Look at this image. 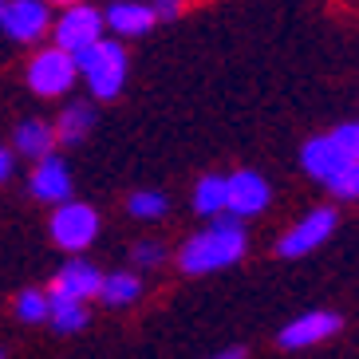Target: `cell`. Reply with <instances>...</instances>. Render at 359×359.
<instances>
[{
    "label": "cell",
    "mask_w": 359,
    "mask_h": 359,
    "mask_svg": "<svg viewBox=\"0 0 359 359\" xmlns=\"http://www.w3.org/2000/svg\"><path fill=\"white\" fill-rule=\"evenodd\" d=\"M300 166L308 178L327 186V194L339 201L359 198V127L355 123H339L327 135L308 138L300 147Z\"/></svg>",
    "instance_id": "obj_1"
},
{
    "label": "cell",
    "mask_w": 359,
    "mask_h": 359,
    "mask_svg": "<svg viewBox=\"0 0 359 359\" xmlns=\"http://www.w3.org/2000/svg\"><path fill=\"white\" fill-rule=\"evenodd\" d=\"M245 249H249V237H245L241 217H233V213H213L210 225L201 233H194L190 241L182 245L178 269L186 276L217 273V269H229V264L241 261Z\"/></svg>",
    "instance_id": "obj_2"
},
{
    "label": "cell",
    "mask_w": 359,
    "mask_h": 359,
    "mask_svg": "<svg viewBox=\"0 0 359 359\" xmlns=\"http://www.w3.org/2000/svg\"><path fill=\"white\" fill-rule=\"evenodd\" d=\"M75 55V67H79V75L87 79V91L95 99H118V91H123V83H127V52H123V43L107 40V36H99V40H91L87 48H79Z\"/></svg>",
    "instance_id": "obj_3"
},
{
    "label": "cell",
    "mask_w": 359,
    "mask_h": 359,
    "mask_svg": "<svg viewBox=\"0 0 359 359\" xmlns=\"http://www.w3.org/2000/svg\"><path fill=\"white\" fill-rule=\"evenodd\" d=\"M24 79H28V87H32L40 99H55V95H67L75 87L79 67H75L72 52H64V48H43V52L32 55Z\"/></svg>",
    "instance_id": "obj_4"
},
{
    "label": "cell",
    "mask_w": 359,
    "mask_h": 359,
    "mask_svg": "<svg viewBox=\"0 0 359 359\" xmlns=\"http://www.w3.org/2000/svg\"><path fill=\"white\" fill-rule=\"evenodd\" d=\"M52 241L67 253H83L87 245L99 237V213L87 205V201H55V213H52Z\"/></svg>",
    "instance_id": "obj_5"
},
{
    "label": "cell",
    "mask_w": 359,
    "mask_h": 359,
    "mask_svg": "<svg viewBox=\"0 0 359 359\" xmlns=\"http://www.w3.org/2000/svg\"><path fill=\"white\" fill-rule=\"evenodd\" d=\"M336 225H339V213L332 210V205H320V210H312V213H304L300 222L292 225V229L280 237V245H276V253L280 257H308V253H316L320 245L336 233Z\"/></svg>",
    "instance_id": "obj_6"
},
{
    "label": "cell",
    "mask_w": 359,
    "mask_h": 359,
    "mask_svg": "<svg viewBox=\"0 0 359 359\" xmlns=\"http://www.w3.org/2000/svg\"><path fill=\"white\" fill-rule=\"evenodd\" d=\"M0 32L16 43H36L52 32V12H48L43 0H4Z\"/></svg>",
    "instance_id": "obj_7"
},
{
    "label": "cell",
    "mask_w": 359,
    "mask_h": 359,
    "mask_svg": "<svg viewBox=\"0 0 359 359\" xmlns=\"http://www.w3.org/2000/svg\"><path fill=\"white\" fill-rule=\"evenodd\" d=\"M273 190L269 182L257 174V170H233L225 174V213L233 217H257V213L269 210Z\"/></svg>",
    "instance_id": "obj_8"
},
{
    "label": "cell",
    "mask_w": 359,
    "mask_h": 359,
    "mask_svg": "<svg viewBox=\"0 0 359 359\" xmlns=\"http://www.w3.org/2000/svg\"><path fill=\"white\" fill-rule=\"evenodd\" d=\"M52 28H55V48H64V52H79V48H87L91 40H99V36L107 32L103 12L83 4V0L64 4V16H60Z\"/></svg>",
    "instance_id": "obj_9"
},
{
    "label": "cell",
    "mask_w": 359,
    "mask_h": 359,
    "mask_svg": "<svg viewBox=\"0 0 359 359\" xmlns=\"http://www.w3.org/2000/svg\"><path fill=\"white\" fill-rule=\"evenodd\" d=\"M344 327V316H336V312H324V308H312V312H304V316H296L292 324L280 327V336H276V344L288 351H300V348H316V344H324V339H332Z\"/></svg>",
    "instance_id": "obj_10"
},
{
    "label": "cell",
    "mask_w": 359,
    "mask_h": 359,
    "mask_svg": "<svg viewBox=\"0 0 359 359\" xmlns=\"http://www.w3.org/2000/svg\"><path fill=\"white\" fill-rule=\"evenodd\" d=\"M28 190H32V198L43 201V205L67 201V198H72V170H67V162L55 158V154L36 158L32 178H28Z\"/></svg>",
    "instance_id": "obj_11"
},
{
    "label": "cell",
    "mask_w": 359,
    "mask_h": 359,
    "mask_svg": "<svg viewBox=\"0 0 359 359\" xmlns=\"http://www.w3.org/2000/svg\"><path fill=\"white\" fill-rule=\"evenodd\" d=\"M154 24H158L154 8H150V4H138V0H115V4L103 12V28H111L118 40H135V36H147Z\"/></svg>",
    "instance_id": "obj_12"
},
{
    "label": "cell",
    "mask_w": 359,
    "mask_h": 359,
    "mask_svg": "<svg viewBox=\"0 0 359 359\" xmlns=\"http://www.w3.org/2000/svg\"><path fill=\"white\" fill-rule=\"evenodd\" d=\"M99 280H103V273H99L91 261H67L64 269L55 273L52 292L55 296H72V300H91V296L99 292Z\"/></svg>",
    "instance_id": "obj_13"
},
{
    "label": "cell",
    "mask_w": 359,
    "mask_h": 359,
    "mask_svg": "<svg viewBox=\"0 0 359 359\" xmlns=\"http://www.w3.org/2000/svg\"><path fill=\"white\" fill-rule=\"evenodd\" d=\"M91 127H95V107L91 103H67L64 111H60V118H55V142L60 147H79L87 135H91Z\"/></svg>",
    "instance_id": "obj_14"
},
{
    "label": "cell",
    "mask_w": 359,
    "mask_h": 359,
    "mask_svg": "<svg viewBox=\"0 0 359 359\" xmlns=\"http://www.w3.org/2000/svg\"><path fill=\"white\" fill-rule=\"evenodd\" d=\"M12 150H20L24 158H43V154H52L55 150V130L52 123H43V118H24L16 135H12Z\"/></svg>",
    "instance_id": "obj_15"
},
{
    "label": "cell",
    "mask_w": 359,
    "mask_h": 359,
    "mask_svg": "<svg viewBox=\"0 0 359 359\" xmlns=\"http://www.w3.org/2000/svg\"><path fill=\"white\" fill-rule=\"evenodd\" d=\"M48 324L60 336H75L87 327V300H72V296H55L48 292Z\"/></svg>",
    "instance_id": "obj_16"
},
{
    "label": "cell",
    "mask_w": 359,
    "mask_h": 359,
    "mask_svg": "<svg viewBox=\"0 0 359 359\" xmlns=\"http://www.w3.org/2000/svg\"><path fill=\"white\" fill-rule=\"evenodd\" d=\"M99 300H103L107 308H127L135 304L138 296H142V276L138 273H111L99 280Z\"/></svg>",
    "instance_id": "obj_17"
},
{
    "label": "cell",
    "mask_w": 359,
    "mask_h": 359,
    "mask_svg": "<svg viewBox=\"0 0 359 359\" xmlns=\"http://www.w3.org/2000/svg\"><path fill=\"white\" fill-rule=\"evenodd\" d=\"M194 210L213 217V213H225V174H205L194 186Z\"/></svg>",
    "instance_id": "obj_18"
},
{
    "label": "cell",
    "mask_w": 359,
    "mask_h": 359,
    "mask_svg": "<svg viewBox=\"0 0 359 359\" xmlns=\"http://www.w3.org/2000/svg\"><path fill=\"white\" fill-rule=\"evenodd\" d=\"M127 213L130 217H138V222H162L170 213V198L158 190H138L127 198Z\"/></svg>",
    "instance_id": "obj_19"
},
{
    "label": "cell",
    "mask_w": 359,
    "mask_h": 359,
    "mask_svg": "<svg viewBox=\"0 0 359 359\" xmlns=\"http://www.w3.org/2000/svg\"><path fill=\"white\" fill-rule=\"evenodd\" d=\"M16 320H24V324H43V320H48V292L24 288V292L16 296Z\"/></svg>",
    "instance_id": "obj_20"
},
{
    "label": "cell",
    "mask_w": 359,
    "mask_h": 359,
    "mask_svg": "<svg viewBox=\"0 0 359 359\" xmlns=\"http://www.w3.org/2000/svg\"><path fill=\"white\" fill-rule=\"evenodd\" d=\"M130 264H135V273L162 269V264H166V245L162 241H135V249H130Z\"/></svg>",
    "instance_id": "obj_21"
},
{
    "label": "cell",
    "mask_w": 359,
    "mask_h": 359,
    "mask_svg": "<svg viewBox=\"0 0 359 359\" xmlns=\"http://www.w3.org/2000/svg\"><path fill=\"white\" fill-rule=\"evenodd\" d=\"M150 8H154V16H158V20H174V16H182L186 0H150Z\"/></svg>",
    "instance_id": "obj_22"
},
{
    "label": "cell",
    "mask_w": 359,
    "mask_h": 359,
    "mask_svg": "<svg viewBox=\"0 0 359 359\" xmlns=\"http://www.w3.org/2000/svg\"><path fill=\"white\" fill-rule=\"evenodd\" d=\"M12 170H16V154L8 147H0V186L12 178Z\"/></svg>",
    "instance_id": "obj_23"
},
{
    "label": "cell",
    "mask_w": 359,
    "mask_h": 359,
    "mask_svg": "<svg viewBox=\"0 0 359 359\" xmlns=\"http://www.w3.org/2000/svg\"><path fill=\"white\" fill-rule=\"evenodd\" d=\"M52 4H75V0H52Z\"/></svg>",
    "instance_id": "obj_24"
},
{
    "label": "cell",
    "mask_w": 359,
    "mask_h": 359,
    "mask_svg": "<svg viewBox=\"0 0 359 359\" xmlns=\"http://www.w3.org/2000/svg\"><path fill=\"white\" fill-rule=\"evenodd\" d=\"M0 8H4V0H0Z\"/></svg>",
    "instance_id": "obj_25"
},
{
    "label": "cell",
    "mask_w": 359,
    "mask_h": 359,
    "mask_svg": "<svg viewBox=\"0 0 359 359\" xmlns=\"http://www.w3.org/2000/svg\"><path fill=\"white\" fill-rule=\"evenodd\" d=\"M0 355H4V351H0Z\"/></svg>",
    "instance_id": "obj_26"
}]
</instances>
